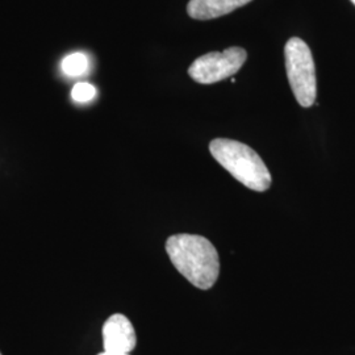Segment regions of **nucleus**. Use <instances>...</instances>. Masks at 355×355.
<instances>
[{
    "mask_svg": "<svg viewBox=\"0 0 355 355\" xmlns=\"http://www.w3.org/2000/svg\"><path fill=\"white\" fill-rule=\"evenodd\" d=\"M137 345L136 331L124 315L116 313L103 325L104 352L129 354Z\"/></svg>",
    "mask_w": 355,
    "mask_h": 355,
    "instance_id": "39448f33",
    "label": "nucleus"
},
{
    "mask_svg": "<svg viewBox=\"0 0 355 355\" xmlns=\"http://www.w3.org/2000/svg\"><path fill=\"white\" fill-rule=\"evenodd\" d=\"M0 355H1V353H0Z\"/></svg>",
    "mask_w": 355,
    "mask_h": 355,
    "instance_id": "9b49d317",
    "label": "nucleus"
},
{
    "mask_svg": "<svg viewBox=\"0 0 355 355\" xmlns=\"http://www.w3.org/2000/svg\"><path fill=\"white\" fill-rule=\"evenodd\" d=\"M61 69H62L64 76H70V78L86 76L89 69V57H87V54H85L82 51L71 53L62 60Z\"/></svg>",
    "mask_w": 355,
    "mask_h": 355,
    "instance_id": "0eeeda50",
    "label": "nucleus"
},
{
    "mask_svg": "<svg viewBox=\"0 0 355 355\" xmlns=\"http://www.w3.org/2000/svg\"><path fill=\"white\" fill-rule=\"evenodd\" d=\"M352 1H353V4L355 6V0H352Z\"/></svg>",
    "mask_w": 355,
    "mask_h": 355,
    "instance_id": "9d476101",
    "label": "nucleus"
},
{
    "mask_svg": "<svg viewBox=\"0 0 355 355\" xmlns=\"http://www.w3.org/2000/svg\"><path fill=\"white\" fill-rule=\"evenodd\" d=\"M96 87L89 82H78L71 89V99L79 104H86L96 98Z\"/></svg>",
    "mask_w": 355,
    "mask_h": 355,
    "instance_id": "6e6552de",
    "label": "nucleus"
},
{
    "mask_svg": "<svg viewBox=\"0 0 355 355\" xmlns=\"http://www.w3.org/2000/svg\"><path fill=\"white\" fill-rule=\"evenodd\" d=\"M253 0H190L187 12L195 20H212L228 15Z\"/></svg>",
    "mask_w": 355,
    "mask_h": 355,
    "instance_id": "423d86ee",
    "label": "nucleus"
},
{
    "mask_svg": "<svg viewBox=\"0 0 355 355\" xmlns=\"http://www.w3.org/2000/svg\"><path fill=\"white\" fill-rule=\"evenodd\" d=\"M209 152L229 174L243 186L257 192L268 190L271 174L258 153L240 141L216 139L209 144Z\"/></svg>",
    "mask_w": 355,
    "mask_h": 355,
    "instance_id": "f03ea898",
    "label": "nucleus"
},
{
    "mask_svg": "<svg viewBox=\"0 0 355 355\" xmlns=\"http://www.w3.org/2000/svg\"><path fill=\"white\" fill-rule=\"evenodd\" d=\"M166 252L178 271L200 290L214 287L220 259L212 242L196 234H175L166 241Z\"/></svg>",
    "mask_w": 355,
    "mask_h": 355,
    "instance_id": "f257e3e1",
    "label": "nucleus"
},
{
    "mask_svg": "<svg viewBox=\"0 0 355 355\" xmlns=\"http://www.w3.org/2000/svg\"><path fill=\"white\" fill-rule=\"evenodd\" d=\"M98 355H129L125 354V353H112V352H103L101 354Z\"/></svg>",
    "mask_w": 355,
    "mask_h": 355,
    "instance_id": "1a4fd4ad",
    "label": "nucleus"
},
{
    "mask_svg": "<svg viewBox=\"0 0 355 355\" xmlns=\"http://www.w3.org/2000/svg\"><path fill=\"white\" fill-rule=\"evenodd\" d=\"M286 70L292 92L304 108L312 107L318 96L316 67L312 51L302 38L292 37L284 46Z\"/></svg>",
    "mask_w": 355,
    "mask_h": 355,
    "instance_id": "7ed1b4c3",
    "label": "nucleus"
},
{
    "mask_svg": "<svg viewBox=\"0 0 355 355\" xmlns=\"http://www.w3.org/2000/svg\"><path fill=\"white\" fill-rule=\"evenodd\" d=\"M246 58L248 53L239 46H232L224 51H211L193 61L189 74L198 83L212 85L234 76Z\"/></svg>",
    "mask_w": 355,
    "mask_h": 355,
    "instance_id": "20e7f679",
    "label": "nucleus"
}]
</instances>
